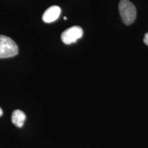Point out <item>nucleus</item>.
<instances>
[{
  "mask_svg": "<svg viewBox=\"0 0 148 148\" xmlns=\"http://www.w3.org/2000/svg\"><path fill=\"white\" fill-rule=\"evenodd\" d=\"M18 47L10 37L0 35V58H11L17 55Z\"/></svg>",
  "mask_w": 148,
  "mask_h": 148,
  "instance_id": "nucleus-2",
  "label": "nucleus"
},
{
  "mask_svg": "<svg viewBox=\"0 0 148 148\" xmlns=\"http://www.w3.org/2000/svg\"><path fill=\"white\" fill-rule=\"evenodd\" d=\"M2 114H3V111H2V109L0 108V116H1L2 115Z\"/></svg>",
  "mask_w": 148,
  "mask_h": 148,
  "instance_id": "nucleus-7",
  "label": "nucleus"
},
{
  "mask_svg": "<svg viewBox=\"0 0 148 148\" xmlns=\"http://www.w3.org/2000/svg\"><path fill=\"white\" fill-rule=\"evenodd\" d=\"M60 8L57 5H53L48 8L42 16V19L46 23H52L57 20L60 14Z\"/></svg>",
  "mask_w": 148,
  "mask_h": 148,
  "instance_id": "nucleus-4",
  "label": "nucleus"
},
{
  "mask_svg": "<svg viewBox=\"0 0 148 148\" xmlns=\"http://www.w3.org/2000/svg\"><path fill=\"white\" fill-rule=\"evenodd\" d=\"M143 41H144V43L148 46V32L146 33L145 34V36H144V37Z\"/></svg>",
  "mask_w": 148,
  "mask_h": 148,
  "instance_id": "nucleus-6",
  "label": "nucleus"
},
{
  "mask_svg": "<svg viewBox=\"0 0 148 148\" xmlns=\"http://www.w3.org/2000/svg\"><path fill=\"white\" fill-rule=\"evenodd\" d=\"M26 119L25 113L21 110H16L13 112L12 115V122L16 127H22Z\"/></svg>",
  "mask_w": 148,
  "mask_h": 148,
  "instance_id": "nucleus-5",
  "label": "nucleus"
},
{
  "mask_svg": "<svg viewBox=\"0 0 148 148\" xmlns=\"http://www.w3.org/2000/svg\"><path fill=\"white\" fill-rule=\"evenodd\" d=\"M120 16L124 23L129 25L136 19L137 11L135 5L129 0H121L119 5Z\"/></svg>",
  "mask_w": 148,
  "mask_h": 148,
  "instance_id": "nucleus-1",
  "label": "nucleus"
},
{
  "mask_svg": "<svg viewBox=\"0 0 148 148\" xmlns=\"http://www.w3.org/2000/svg\"><path fill=\"white\" fill-rule=\"evenodd\" d=\"M64 19L65 20H66V19H67V18H66V16H64Z\"/></svg>",
  "mask_w": 148,
  "mask_h": 148,
  "instance_id": "nucleus-8",
  "label": "nucleus"
},
{
  "mask_svg": "<svg viewBox=\"0 0 148 148\" xmlns=\"http://www.w3.org/2000/svg\"><path fill=\"white\" fill-rule=\"evenodd\" d=\"M83 35V30L80 27L74 26L66 29L62 34L61 38L66 45L76 42Z\"/></svg>",
  "mask_w": 148,
  "mask_h": 148,
  "instance_id": "nucleus-3",
  "label": "nucleus"
}]
</instances>
